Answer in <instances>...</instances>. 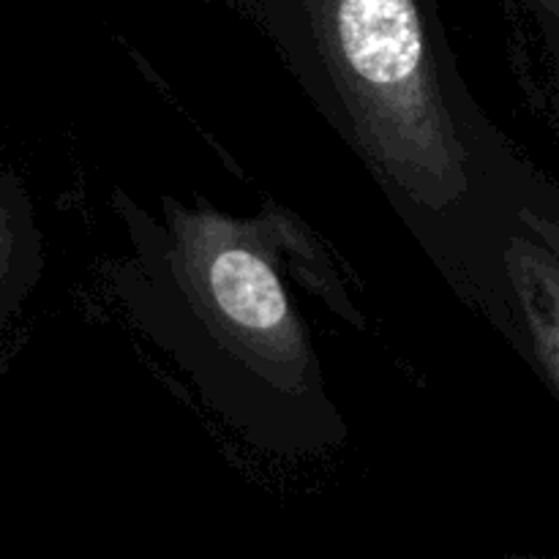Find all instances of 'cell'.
Listing matches in <instances>:
<instances>
[{
    "label": "cell",
    "mask_w": 559,
    "mask_h": 559,
    "mask_svg": "<svg viewBox=\"0 0 559 559\" xmlns=\"http://www.w3.org/2000/svg\"><path fill=\"white\" fill-rule=\"evenodd\" d=\"M164 224L151 240V251L162 257L153 267L194 320V344H207L194 364L224 366V382L238 374V388L322 404L320 364L282 278L287 216L240 222L167 200Z\"/></svg>",
    "instance_id": "cell-1"
},
{
    "label": "cell",
    "mask_w": 559,
    "mask_h": 559,
    "mask_svg": "<svg viewBox=\"0 0 559 559\" xmlns=\"http://www.w3.org/2000/svg\"><path fill=\"white\" fill-rule=\"evenodd\" d=\"M500 265L530 349L559 391V260L527 233H511Z\"/></svg>",
    "instance_id": "cell-2"
},
{
    "label": "cell",
    "mask_w": 559,
    "mask_h": 559,
    "mask_svg": "<svg viewBox=\"0 0 559 559\" xmlns=\"http://www.w3.org/2000/svg\"><path fill=\"white\" fill-rule=\"evenodd\" d=\"M44 240L31 191L0 169V336L41 278Z\"/></svg>",
    "instance_id": "cell-3"
},
{
    "label": "cell",
    "mask_w": 559,
    "mask_h": 559,
    "mask_svg": "<svg viewBox=\"0 0 559 559\" xmlns=\"http://www.w3.org/2000/svg\"><path fill=\"white\" fill-rule=\"evenodd\" d=\"M516 222L522 224V229L530 238H535L540 246H546V249L559 260V216L540 211V207L535 205H522L516 211Z\"/></svg>",
    "instance_id": "cell-4"
}]
</instances>
